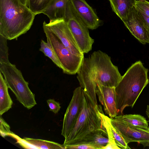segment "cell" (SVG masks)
Segmentation results:
<instances>
[{"mask_svg":"<svg viewBox=\"0 0 149 149\" xmlns=\"http://www.w3.org/2000/svg\"><path fill=\"white\" fill-rule=\"evenodd\" d=\"M77 74L80 86L97 103V85L116 87L122 77L111 57L100 50L94 52L88 58H84Z\"/></svg>","mask_w":149,"mask_h":149,"instance_id":"obj_1","label":"cell"},{"mask_svg":"<svg viewBox=\"0 0 149 149\" xmlns=\"http://www.w3.org/2000/svg\"><path fill=\"white\" fill-rule=\"evenodd\" d=\"M36 15L19 0H0V35L17 39L30 29Z\"/></svg>","mask_w":149,"mask_h":149,"instance_id":"obj_2","label":"cell"},{"mask_svg":"<svg viewBox=\"0 0 149 149\" xmlns=\"http://www.w3.org/2000/svg\"><path fill=\"white\" fill-rule=\"evenodd\" d=\"M148 69L140 61L133 64L115 87L116 107L120 115L128 106L132 107L143 89L149 83Z\"/></svg>","mask_w":149,"mask_h":149,"instance_id":"obj_3","label":"cell"},{"mask_svg":"<svg viewBox=\"0 0 149 149\" xmlns=\"http://www.w3.org/2000/svg\"><path fill=\"white\" fill-rule=\"evenodd\" d=\"M100 105L96 103L83 89L81 111L72 130L65 138L63 144L71 145L90 132L97 130L106 131L102 123Z\"/></svg>","mask_w":149,"mask_h":149,"instance_id":"obj_4","label":"cell"},{"mask_svg":"<svg viewBox=\"0 0 149 149\" xmlns=\"http://www.w3.org/2000/svg\"><path fill=\"white\" fill-rule=\"evenodd\" d=\"M0 71L4 77L8 88L15 94L17 100L29 109L37 104L35 95L29 87L21 71L11 63H0Z\"/></svg>","mask_w":149,"mask_h":149,"instance_id":"obj_5","label":"cell"},{"mask_svg":"<svg viewBox=\"0 0 149 149\" xmlns=\"http://www.w3.org/2000/svg\"><path fill=\"white\" fill-rule=\"evenodd\" d=\"M43 28L47 42L55 51L62 66L63 73L70 75L77 73L83 62L84 56H80L72 53L45 26L43 25Z\"/></svg>","mask_w":149,"mask_h":149,"instance_id":"obj_6","label":"cell"},{"mask_svg":"<svg viewBox=\"0 0 149 149\" xmlns=\"http://www.w3.org/2000/svg\"><path fill=\"white\" fill-rule=\"evenodd\" d=\"M65 20L81 51L84 54L88 53L91 50L94 40L90 37L89 29L77 15L69 0Z\"/></svg>","mask_w":149,"mask_h":149,"instance_id":"obj_7","label":"cell"},{"mask_svg":"<svg viewBox=\"0 0 149 149\" xmlns=\"http://www.w3.org/2000/svg\"><path fill=\"white\" fill-rule=\"evenodd\" d=\"M83 89L80 86L73 91L72 98L66 109L63 120L61 134L65 138L74 127L81 110Z\"/></svg>","mask_w":149,"mask_h":149,"instance_id":"obj_8","label":"cell"},{"mask_svg":"<svg viewBox=\"0 0 149 149\" xmlns=\"http://www.w3.org/2000/svg\"><path fill=\"white\" fill-rule=\"evenodd\" d=\"M43 25L55 35L72 53L80 56H84V53L77 45L65 19L57 20L48 23L44 21Z\"/></svg>","mask_w":149,"mask_h":149,"instance_id":"obj_9","label":"cell"},{"mask_svg":"<svg viewBox=\"0 0 149 149\" xmlns=\"http://www.w3.org/2000/svg\"><path fill=\"white\" fill-rule=\"evenodd\" d=\"M113 125L120 132L126 142H136L142 144L144 148L149 147V127L146 128L134 126L111 118Z\"/></svg>","mask_w":149,"mask_h":149,"instance_id":"obj_10","label":"cell"},{"mask_svg":"<svg viewBox=\"0 0 149 149\" xmlns=\"http://www.w3.org/2000/svg\"><path fill=\"white\" fill-rule=\"evenodd\" d=\"M131 33L143 44L149 43V32L143 20L134 6L122 21Z\"/></svg>","mask_w":149,"mask_h":149,"instance_id":"obj_11","label":"cell"},{"mask_svg":"<svg viewBox=\"0 0 149 149\" xmlns=\"http://www.w3.org/2000/svg\"><path fill=\"white\" fill-rule=\"evenodd\" d=\"M77 15L89 29L94 30L101 25V21L93 9L85 0H69Z\"/></svg>","mask_w":149,"mask_h":149,"instance_id":"obj_12","label":"cell"},{"mask_svg":"<svg viewBox=\"0 0 149 149\" xmlns=\"http://www.w3.org/2000/svg\"><path fill=\"white\" fill-rule=\"evenodd\" d=\"M115 87L98 85L96 90L99 101L103 105L106 113L111 118H113L118 115L116 107Z\"/></svg>","mask_w":149,"mask_h":149,"instance_id":"obj_13","label":"cell"},{"mask_svg":"<svg viewBox=\"0 0 149 149\" xmlns=\"http://www.w3.org/2000/svg\"><path fill=\"white\" fill-rule=\"evenodd\" d=\"M69 0H52L41 13L47 15L50 19V22L65 19Z\"/></svg>","mask_w":149,"mask_h":149,"instance_id":"obj_14","label":"cell"},{"mask_svg":"<svg viewBox=\"0 0 149 149\" xmlns=\"http://www.w3.org/2000/svg\"><path fill=\"white\" fill-rule=\"evenodd\" d=\"M106 131L97 130L93 131L77 140L71 145L86 143L91 144L97 146L99 149H102L107 144L109 140Z\"/></svg>","mask_w":149,"mask_h":149,"instance_id":"obj_15","label":"cell"},{"mask_svg":"<svg viewBox=\"0 0 149 149\" xmlns=\"http://www.w3.org/2000/svg\"><path fill=\"white\" fill-rule=\"evenodd\" d=\"M113 12L122 20L125 19L136 0H109Z\"/></svg>","mask_w":149,"mask_h":149,"instance_id":"obj_16","label":"cell"},{"mask_svg":"<svg viewBox=\"0 0 149 149\" xmlns=\"http://www.w3.org/2000/svg\"><path fill=\"white\" fill-rule=\"evenodd\" d=\"M8 88L3 75L0 72V116L11 109L13 104Z\"/></svg>","mask_w":149,"mask_h":149,"instance_id":"obj_17","label":"cell"},{"mask_svg":"<svg viewBox=\"0 0 149 149\" xmlns=\"http://www.w3.org/2000/svg\"><path fill=\"white\" fill-rule=\"evenodd\" d=\"M113 118L129 125L144 128L148 127V121L143 116L139 114L119 115Z\"/></svg>","mask_w":149,"mask_h":149,"instance_id":"obj_18","label":"cell"},{"mask_svg":"<svg viewBox=\"0 0 149 149\" xmlns=\"http://www.w3.org/2000/svg\"><path fill=\"white\" fill-rule=\"evenodd\" d=\"M23 139L27 143L37 149H66L65 147L63 144L52 141L26 137Z\"/></svg>","mask_w":149,"mask_h":149,"instance_id":"obj_19","label":"cell"},{"mask_svg":"<svg viewBox=\"0 0 149 149\" xmlns=\"http://www.w3.org/2000/svg\"><path fill=\"white\" fill-rule=\"evenodd\" d=\"M100 115L102 123L106 129L109 141L107 145L102 149H120L117 145L111 131L110 124L111 118L105 115L103 111L101 112Z\"/></svg>","mask_w":149,"mask_h":149,"instance_id":"obj_20","label":"cell"},{"mask_svg":"<svg viewBox=\"0 0 149 149\" xmlns=\"http://www.w3.org/2000/svg\"><path fill=\"white\" fill-rule=\"evenodd\" d=\"M39 50L49 58L57 67L62 69V65L55 51L49 44L43 40L41 41Z\"/></svg>","mask_w":149,"mask_h":149,"instance_id":"obj_21","label":"cell"},{"mask_svg":"<svg viewBox=\"0 0 149 149\" xmlns=\"http://www.w3.org/2000/svg\"><path fill=\"white\" fill-rule=\"evenodd\" d=\"M52 0H26V6L36 15L41 13Z\"/></svg>","mask_w":149,"mask_h":149,"instance_id":"obj_22","label":"cell"},{"mask_svg":"<svg viewBox=\"0 0 149 149\" xmlns=\"http://www.w3.org/2000/svg\"><path fill=\"white\" fill-rule=\"evenodd\" d=\"M7 39L0 35V63H10L8 59Z\"/></svg>","mask_w":149,"mask_h":149,"instance_id":"obj_23","label":"cell"},{"mask_svg":"<svg viewBox=\"0 0 149 149\" xmlns=\"http://www.w3.org/2000/svg\"><path fill=\"white\" fill-rule=\"evenodd\" d=\"M110 127L117 146L120 149H130L128 144L126 142L120 132L111 123L110 124Z\"/></svg>","mask_w":149,"mask_h":149,"instance_id":"obj_24","label":"cell"},{"mask_svg":"<svg viewBox=\"0 0 149 149\" xmlns=\"http://www.w3.org/2000/svg\"><path fill=\"white\" fill-rule=\"evenodd\" d=\"M134 6L138 11L142 12L149 17V2L147 1L136 0Z\"/></svg>","mask_w":149,"mask_h":149,"instance_id":"obj_25","label":"cell"},{"mask_svg":"<svg viewBox=\"0 0 149 149\" xmlns=\"http://www.w3.org/2000/svg\"><path fill=\"white\" fill-rule=\"evenodd\" d=\"M10 130L9 125L6 122L1 116L0 117V134L3 138L6 136H9L12 133Z\"/></svg>","mask_w":149,"mask_h":149,"instance_id":"obj_26","label":"cell"},{"mask_svg":"<svg viewBox=\"0 0 149 149\" xmlns=\"http://www.w3.org/2000/svg\"><path fill=\"white\" fill-rule=\"evenodd\" d=\"M65 147L66 149H99L94 145L86 143L69 145Z\"/></svg>","mask_w":149,"mask_h":149,"instance_id":"obj_27","label":"cell"},{"mask_svg":"<svg viewBox=\"0 0 149 149\" xmlns=\"http://www.w3.org/2000/svg\"><path fill=\"white\" fill-rule=\"evenodd\" d=\"M49 110L56 114L58 113L61 108L60 103L54 99H49L47 100Z\"/></svg>","mask_w":149,"mask_h":149,"instance_id":"obj_28","label":"cell"},{"mask_svg":"<svg viewBox=\"0 0 149 149\" xmlns=\"http://www.w3.org/2000/svg\"><path fill=\"white\" fill-rule=\"evenodd\" d=\"M11 137L17 139V143H18L21 146L26 148H37L36 147L33 146L25 141L24 139H22L19 138L17 135L12 132L9 135Z\"/></svg>","mask_w":149,"mask_h":149,"instance_id":"obj_29","label":"cell"},{"mask_svg":"<svg viewBox=\"0 0 149 149\" xmlns=\"http://www.w3.org/2000/svg\"><path fill=\"white\" fill-rule=\"evenodd\" d=\"M138 12L143 20L149 32V17L147 16L142 12L139 11H138Z\"/></svg>","mask_w":149,"mask_h":149,"instance_id":"obj_30","label":"cell"},{"mask_svg":"<svg viewBox=\"0 0 149 149\" xmlns=\"http://www.w3.org/2000/svg\"><path fill=\"white\" fill-rule=\"evenodd\" d=\"M146 113L149 119V105H148L147 106V108L146 110Z\"/></svg>","mask_w":149,"mask_h":149,"instance_id":"obj_31","label":"cell"},{"mask_svg":"<svg viewBox=\"0 0 149 149\" xmlns=\"http://www.w3.org/2000/svg\"><path fill=\"white\" fill-rule=\"evenodd\" d=\"M23 4L26 5V0H19Z\"/></svg>","mask_w":149,"mask_h":149,"instance_id":"obj_32","label":"cell"},{"mask_svg":"<svg viewBox=\"0 0 149 149\" xmlns=\"http://www.w3.org/2000/svg\"><path fill=\"white\" fill-rule=\"evenodd\" d=\"M138 0L139 1H147L146 0Z\"/></svg>","mask_w":149,"mask_h":149,"instance_id":"obj_33","label":"cell"}]
</instances>
